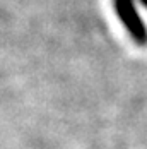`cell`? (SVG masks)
I'll use <instances>...</instances> for the list:
<instances>
[{"label": "cell", "instance_id": "obj_1", "mask_svg": "<svg viewBox=\"0 0 147 149\" xmlns=\"http://www.w3.org/2000/svg\"><path fill=\"white\" fill-rule=\"evenodd\" d=\"M115 10L132 40L140 46H147V28L137 12L133 0H115Z\"/></svg>", "mask_w": 147, "mask_h": 149}, {"label": "cell", "instance_id": "obj_2", "mask_svg": "<svg viewBox=\"0 0 147 149\" xmlns=\"http://www.w3.org/2000/svg\"><path fill=\"white\" fill-rule=\"evenodd\" d=\"M139 2H140V3H142V5L147 9V0H139Z\"/></svg>", "mask_w": 147, "mask_h": 149}]
</instances>
